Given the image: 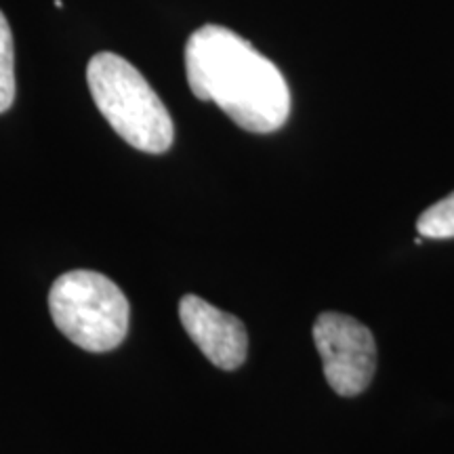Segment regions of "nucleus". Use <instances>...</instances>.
<instances>
[{
  "instance_id": "1",
  "label": "nucleus",
  "mask_w": 454,
  "mask_h": 454,
  "mask_svg": "<svg viewBox=\"0 0 454 454\" xmlns=\"http://www.w3.org/2000/svg\"><path fill=\"white\" fill-rule=\"evenodd\" d=\"M192 93L213 101L248 133H274L291 116V90L282 72L240 34L202 26L185 44Z\"/></svg>"
},
{
  "instance_id": "2",
  "label": "nucleus",
  "mask_w": 454,
  "mask_h": 454,
  "mask_svg": "<svg viewBox=\"0 0 454 454\" xmlns=\"http://www.w3.org/2000/svg\"><path fill=\"white\" fill-rule=\"evenodd\" d=\"M89 90L116 135L145 154L173 145L175 127L156 90L133 64L116 53H98L87 67Z\"/></svg>"
},
{
  "instance_id": "3",
  "label": "nucleus",
  "mask_w": 454,
  "mask_h": 454,
  "mask_svg": "<svg viewBox=\"0 0 454 454\" xmlns=\"http://www.w3.org/2000/svg\"><path fill=\"white\" fill-rule=\"evenodd\" d=\"M49 311L61 334L90 354L118 348L129 333V299L99 271L61 274L51 286Z\"/></svg>"
},
{
  "instance_id": "4",
  "label": "nucleus",
  "mask_w": 454,
  "mask_h": 454,
  "mask_svg": "<svg viewBox=\"0 0 454 454\" xmlns=\"http://www.w3.org/2000/svg\"><path fill=\"white\" fill-rule=\"evenodd\" d=\"M314 343L325 377L339 395H360L377 371V343L372 333L354 317L326 311L314 325Z\"/></svg>"
},
{
  "instance_id": "5",
  "label": "nucleus",
  "mask_w": 454,
  "mask_h": 454,
  "mask_svg": "<svg viewBox=\"0 0 454 454\" xmlns=\"http://www.w3.org/2000/svg\"><path fill=\"white\" fill-rule=\"evenodd\" d=\"M179 320L196 348L221 371H236L244 364L248 334L236 316L225 314L196 294H185L179 301Z\"/></svg>"
},
{
  "instance_id": "6",
  "label": "nucleus",
  "mask_w": 454,
  "mask_h": 454,
  "mask_svg": "<svg viewBox=\"0 0 454 454\" xmlns=\"http://www.w3.org/2000/svg\"><path fill=\"white\" fill-rule=\"evenodd\" d=\"M15 99V49L11 26L0 11V114L7 112Z\"/></svg>"
},
{
  "instance_id": "7",
  "label": "nucleus",
  "mask_w": 454,
  "mask_h": 454,
  "mask_svg": "<svg viewBox=\"0 0 454 454\" xmlns=\"http://www.w3.org/2000/svg\"><path fill=\"white\" fill-rule=\"evenodd\" d=\"M417 230L423 238H434V240L454 238V192L444 200L431 204L419 217Z\"/></svg>"
}]
</instances>
